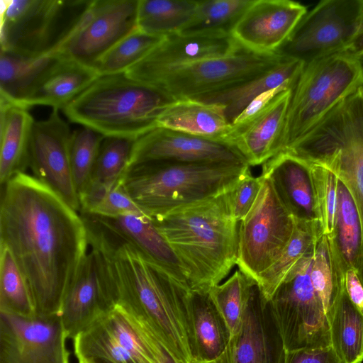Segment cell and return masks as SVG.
Masks as SVG:
<instances>
[{"mask_svg":"<svg viewBox=\"0 0 363 363\" xmlns=\"http://www.w3.org/2000/svg\"><path fill=\"white\" fill-rule=\"evenodd\" d=\"M362 86V60L346 52L304 66L292 91L281 152L291 149L340 103Z\"/></svg>","mask_w":363,"mask_h":363,"instance_id":"cell-7","label":"cell"},{"mask_svg":"<svg viewBox=\"0 0 363 363\" xmlns=\"http://www.w3.org/2000/svg\"><path fill=\"white\" fill-rule=\"evenodd\" d=\"M34 123L28 108L0 99L1 186L28 166L29 144Z\"/></svg>","mask_w":363,"mask_h":363,"instance_id":"cell-28","label":"cell"},{"mask_svg":"<svg viewBox=\"0 0 363 363\" xmlns=\"http://www.w3.org/2000/svg\"><path fill=\"white\" fill-rule=\"evenodd\" d=\"M241 48L229 34L174 33L164 37L125 74L150 85L177 69L199 61L229 55Z\"/></svg>","mask_w":363,"mask_h":363,"instance_id":"cell-16","label":"cell"},{"mask_svg":"<svg viewBox=\"0 0 363 363\" xmlns=\"http://www.w3.org/2000/svg\"><path fill=\"white\" fill-rule=\"evenodd\" d=\"M157 127L227 143L232 125L223 106L181 99L173 101L164 109L157 120Z\"/></svg>","mask_w":363,"mask_h":363,"instance_id":"cell-25","label":"cell"},{"mask_svg":"<svg viewBox=\"0 0 363 363\" xmlns=\"http://www.w3.org/2000/svg\"><path fill=\"white\" fill-rule=\"evenodd\" d=\"M363 0H325L301 19L277 52L307 65L345 52L362 23Z\"/></svg>","mask_w":363,"mask_h":363,"instance_id":"cell-11","label":"cell"},{"mask_svg":"<svg viewBox=\"0 0 363 363\" xmlns=\"http://www.w3.org/2000/svg\"><path fill=\"white\" fill-rule=\"evenodd\" d=\"M0 312L21 317L35 315L28 284L9 249L0 244Z\"/></svg>","mask_w":363,"mask_h":363,"instance_id":"cell-37","label":"cell"},{"mask_svg":"<svg viewBox=\"0 0 363 363\" xmlns=\"http://www.w3.org/2000/svg\"><path fill=\"white\" fill-rule=\"evenodd\" d=\"M77 360V363H99L93 360L87 359L80 356H75Z\"/></svg>","mask_w":363,"mask_h":363,"instance_id":"cell-48","label":"cell"},{"mask_svg":"<svg viewBox=\"0 0 363 363\" xmlns=\"http://www.w3.org/2000/svg\"><path fill=\"white\" fill-rule=\"evenodd\" d=\"M321 235L323 233L318 221L296 219L294 231L286 248L257 282L267 300L271 299L287 274L313 249Z\"/></svg>","mask_w":363,"mask_h":363,"instance_id":"cell-33","label":"cell"},{"mask_svg":"<svg viewBox=\"0 0 363 363\" xmlns=\"http://www.w3.org/2000/svg\"><path fill=\"white\" fill-rule=\"evenodd\" d=\"M333 239L345 272H359L362 252V227L354 200L346 184L338 178L337 200Z\"/></svg>","mask_w":363,"mask_h":363,"instance_id":"cell-32","label":"cell"},{"mask_svg":"<svg viewBox=\"0 0 363 363\" xmlns=\"http://www.w3.org/2000/svg\"><path fill=\"white\" fill-rule=\"evenodd\" d=\"M116 301L151 330L175 363H192L186 299L190 290L94 216H83Z\"/></svg>","mask_w":363,"mask_h":363,"instance_id":"cell-2","label":"cell"},{"mask_svg":"<svg viewBox=\"0 0 363 363\" xmlns=\"http://www.w3.org/2000/svg\"><path fill=\"white\" fill-rule=\"evenodd\" d=\"M72 340L75 356L99 363H140L121 345L104 313Z\"/></svg>","mask_w":363,"mask_h":363,"instance_id":"cell-35","label":"cell"},{"mask_svg":"<svg viewBox=\"0 0 363 363\" xmlns=\"http://www.w3.org/2000/svg\"><path fill=\"white\" fill-rule=\"evenodd\" d=\"M260 175L271 180L279 199L296 219L318 221L308 162L283 151L262 164Z\"/></svg>","mask_w":363,"mask_h":363,"instance_id":"cell-22","label":"cell"},{"mask_svg":"<svg viewBox=\"0 0 363 363\" xmlns=\"http://www.w3.org/2000/svg\"><path fill=\"white\" fill-rule=\"evenodd\" d=\"M116 305L101 257L91 247L62 301L60 315L67 337L73 340Z\"/></svg>","mask_w":363,"mask_h":363,"instance_id":"cell-19","label":"cell"},{"mask_svg":"<svg viewBox=\"0 0 363 363\" xmlns=\"http://www.w3.org/2000/svg\"><path fill=\"white\" fill-rule=\"evenodd\" d=\"M345 288L350 300L363 314V284L356 269L350 268L346 270Z\"/></svg>","mask_w":363,"mask_h":363,"instance_id":"cell-46","label":"cell"},{"mask_svg":"<svg viewBox=\"0 0 363 363\" xmlns=\"http://www.w3.org/2000/svg\"><path fill=\"white\" fill-rule=\"evenodd\" d=\"M57 59L55 55L30 58L1 50L0 99L21 105Z\"/></svg>","mask_w":363,"mask_h":363,"instance_id":"cell-30","label":"cell"},{"mask_svg":"<svg viewBox=\"0 0 363 363\" xmlns=\"http://www.w3.org/2000/svg\"><path fill=\"white\" fill-rule=\"evenodd\" d=\"M249 173L245 164L150 161L129 166L121 182L151 218L226 193Z\"/></svg>","mask_w":363,"mask_h":363,"instance_id":"cell-4","label":"cell"},{"mask_svg":"<svg viewBox=\"0 0 363 363\" xmlns=\"http://www.w3.org/2000/svg\"><path fill=\"white\" fill-rule=\"evenodd\" d=\"M304 66L301 61L284 57L272 69L252 79L194 99L223 106L225 114L232 123L262 93L279 86L294 89Z\"/></svg>","mask_w":363,"mask_h":363,"instance_id":"cell-27","label":"cell"},{"mask_svg":"<svg viewBox=\"0 0 363 363\" xmlns=\"http://www.w3.org/2000/svg\"><path fill=\"white\" fill-rule=\"evenodd\" d=\"M253 279L239 269L226 281L212 287L208 294L225 320L231 337L238 330L254 285Z\"/></svg>","mask_w":363,"mask_h":363,"instance_id":"cell-38","label":"cell"},{"mask_svg":"<svg viewBox=\"0 0 363 363\" xmlns=\"http://www.w3.org/2000/svg\"><path fill=\"white\" fill-rule=\"evenodd\" d=\"M151 219L181 263L190 290L208 292L237 264L239 227L228 191Z\"/></svg>","mask_w":363,"mask_h":363,"instance_id":"cell-3","label":"cell"},{"mask_svg":"<svg viewBox=\"0 0 363 363\" xmlns=\"http://www.w3.org/2000/svg\"><path fill=\"white\" fill-rule=\"evenodd\" d=\"M161 363H175L167 353Z\"/></svg>","mask_w":363,"mask_h":363,"instance_id":"cell-49","label":"cell"},{"mask_svg":"<svg viewBox=\"0 0 363 363\" xmlns=\"http://www.w3.org/2000/svg\"><path fill=\"white\" fill-rule=\"evenodd\" d=\"M306 7L290 0H253L231 31L244 49L273 54L289 37Z\"/></svg>","mask_w":363,"mask_h":363,"instance_id":"cell-20","label":"cell"},{"mask_svg":"<svg viewBox=\"0 0 363 363\" xmlns=\"http://www.w3.org/2000/svg\"><path fill=\"white\" fill-rule=\"evenodd\" d=\"M344 52L359 60H363V12L359 31L351 46Z\"/></svg>","mask_w":363,"mask_h":363,"instance_id":"cell-47","label":"cell"},{"mask_svg":"<svg viewBox=\"0 0 363 363\" xmlns=\"http://www.w3.org/2000/svg\"><path fill=\"white\" fill-rule=\"evenodd\" d=\"M104 136L84 126L72 133L69 160L78 196L86 186Z\"/></svg>","mask_w":363,"mask_h":363,"instance_id":"cell-40","label":"cell"},{"mask_svg":"<svg viewBox=\"0 0 363 363\" xmlns=\"http://www.w3.org/2000/svg\"><path fill=\"white\" fill-rule=\"evenodd\" d=\"M122 181V180H121ZM104 217L122 215H147L132 200L121 182L106 194L89 213Z\"/></svg>","mask_w":363,"mask_h":363,"instance_id":"cell-43","label":"cell"},{"mask_svg":"<svg viewBox=\"0 0 363 363\" xmlns=\"http://www.w3.org/2000/svg\"><path fill=\"white\" fill-rule=\"evenodd\" d=\"M286 352L269 301L255 284L238 330L211 363H285Z\"/></svg>","mask_w":363,"mask_h":363,"instance_id":"cell-17","label":"cell"},{"mask_svg":"<svg viewBox=\"0 0 363 363\" xmlns=\"http://www.w3.org/2000/svg\"><path fill=\"white\" fill-rule=\"evenodd\" d=\"M253 0H200L180 33L229 34Z\"/></svg>","mask_w":363,"mask_h":363,"instance_id":"cell-36","label":"cell"},{"mask_svg":"<svg viewBox=\"0 0 363 363\" xmlns=\"http://www.w3.org/2000/svg\"><path fill=\"white\" fill-rule=\"evenodd\" d=\"M192 363H211V362H200L193 361Z\"/></svg>","mask_w":363,"mask_h":363,"instance_id":"cell-50","label":"cell"},{"mask_svg":"<svg viewBox=\"0 0 363 363\" xmlns=\"http://www.w3.org/2000/svg\"><path fill=\"white\" fill-rule=\"evenodd\" d=\"M150 161L248 164L229 144L162 127L151 129L135 141L130 166Z\"/></svg>","mask_w":363,"mask_h":363,"instance_id":"cell-18","label":"cell"},{"mask_svg":"<svg viewBox=\"0 0 363 363\" xmlns=\"http://www.w3.org/2000/svg\"><path fill=\"white\" fill-rule=\"evenodd\" d=\"M331 346L342 363L363 361V314L340 292L330 320Z\"/></svg>","mask_w":363,"mask_h":363,"instance_id":"cell-31","label":"cell"},{"mask_svg":"<svg viewBox=\"0 0 363 363\" xmlns=\"http://www.w3.org/2000/svg\"><path fill=\"white\" fill-rule=\"evenodd\" d=\"M135 140L105 137L89 180L79 194L80 213H89L101 198L117 186L130 166Z\"/></svg>","mask_w":363,"mask_h":363,"instance_id":"cell-29","label":"cell"},{"mask_svg":"<svg viewBox=\"0 0 363 363\" xmlns=\"http://www.w3.org/2000/svg\"><path fill=\"white\" fill-rule=\"evenodd\" d=\"M289 151L333 171L357 205L363 236V86L344 99ZM359 276L363 284V240Z\"/></svg>","mask_w":363,"mask_h":363,"instance_id":"cell-6","label":"cell"},{"mask_svg":"<svg viewBox=\"0 0 363 363\" xmlns=\"http://www.w3.org/2000/svg\"><path fill=\"white\" fill-rule=\"evenodd\" d=\"M94 216L137 247L173 279L189 288L181 263L150 216L133 214L116 217Z\"/></svg>","mask_w":363,"mask_h":363,"instance_id":"cell-26","label":"cell"},{"mask_svg":"<svg viewBox=\"0 0 363 363\" xmlns=\"http://www.w3.org/2000/svg\"><path fill=\"white\" fill-rule=\"evenodd\" d=\"M289 89H292L279 86L262 93L256 97L242 111V112L232 122L231 125L233 126H238L246 123L255 115L261 112L264 108H265L281 93Z\"/></svg>","mask_w":363,"mask_h":363,"instance_id":"cell-45","label":"cell"},{"mask_svg":"<svg viewBox=\"0 0 363 363\" xmlns=\"http://www.w3.org/2000/svg\"><path fill=\"white\" fill-rule=\"evenodd\" d=\"M186 305L192 359L212 362L225 350L229 328L208 292L189 290Z\"/></svg>","mask_w":363,"mask_h":363,"instance_id":"cell-23","label":"cell"},{"mask_svg":"<svg viewBox=\"0 0 363 363\" xmlns=\"http://www.w3.org/2000/svg\"><path fill=\"white\" fill-rule=\"evenodd\" d=\"M2 187L0 244L23 274L35 315H60L89 246L85 223L52 190L24 172Z\"/></svg>","mask_w":363,"mask_h":363,"instance_id":"cell-1","label":"cell"},{"mask_svg":"<svg viewBox=\"0 0 363 363\" xmlns=\"http://www.w3.org/2000/svg\"><path fill=\"white\" fill-rule=\"evenodd\" d=\"M313 249L291 269L269 301L286 352L331 345L332 311L310 277Z\"/></svg>","mask_w":363,"mask_h":363,"instance_id":"cell-9","label":"cell"},{"mask_svg":"<svg viewBox=\"0 0 363 363\" xmlns=\"http://www.w3.org/2000/svg\"><path fill=\"white\" fill-rule=\"evenodd\" d=\"M285 363H342L333 347L303 348L286 352Z\"/></svg>","mask_w":363,"mask_h":363,"instance_id":"cell-44","label":"cell"},{"mask_svg":"<svg viewBox=\"0 0 363 363\" xmlns=\"http://www.w3.org/2000/svg\"><path fill=\"white\" fill-rule=\"evenodd\" d=\"M362 68H363V60H362Z\"/></svg>","mask_w":363,"mask_h":363,"instance_id":"cell-51","label":"cell"},{"mask_svg":"<svg viewBox=\"0 0 363 363\" xmlns=\"http://www.w3.org/2000/svg\"><path fill=\"white\" fill-rule=\"evenodd\" d=\"M99 77L94 67L57 56L21 106L62 109Z\"/></svg>","mask_w":363,"mask_h":363,"instance_id":"cell-24","label":"cell"},{"mask_svg":"<svg viewBox=\"0 0 363 363\" xmlns=\"http://www.w3.org/2000/svg\"><path fill=\"white\" fill-rule=\"evenodd\" d=\"M173 98L125 73L99 77L62 111L68 120L104 137L136 140L157 127Z\"/></svg>","mask_w":363,"mask_h":363,"instance_id":"cell-5","label":"cell"},{"mask_svg":"<svg viewBox=\"0 0 363 363\" xmlns=\"http://www.w3.org/2000/svg\"><path fill=\"white\" fill-rule=\"evenodd\" d=\"M308 163L317 219L323 235L331 238L335 230L338 177L323 165Z\"/></svg>","mask_w":363,"mask_h":363,"instance_id":"cell-41","label":"cell"},{"mask_svg":"<svg viewBox=\"0 0 363 363\" xmlns=\"http://www.w3.org/2000/svg\"><path fill=\"white\" fill-rule=\"evenodd\" d=\"M60 315L0 312V363H69Z\"/></svg>","mask_w":363,"mask_h":363,"instance_id":"cell-14","label":"cell"},{"mask_svg":"<svg viewBox=\"0 0 363 363\" xmlns=\"http://www.w3.org/2000/svg\"><path fill=\"white\" fill-rule=\"evenodd\" d=\"M284 56L241 48L236 52L180 67L149 85L174 99H196L252 79L278 65Z\"/></svg>","mask_w":363,"mask_h":363,"instance_id":"cell-12","label":"cell"},{"mask_svg":"<svg viewBox=\"0 0 363 363\" xmlns=\"http://www.w3.org/2000/svg\"><path fill=\"white\" fill-rule=\"evenodd\" d=\"M164 38L148 34L138 28L109 50L97 62L94 69L100 76L125 73Z\"/></svg>","mask_w":363,"mask_h":363,"instance_id":"cell-39","label":"cell"},{"mask_svg":"<svg viewBox=\"0 0 363 363\" xmlns=\"http://www.w3.org/2000/svg\"><path fill=\"white\" fill-rule=\"evenodd\" d=\"M72 133L57 109H52L47 119L35 121L30 139L28 166L34 177L80 213L69 160Z\"/></svg>","mask_w":363,"mask_h":363,"instance_id":"cell-15","label":"cell"},{"mask_svg":"<svg viewBox=\"0 0 363 363\" xmlns=\"http://www.w3.org/2000/svg\"><path fill=\"white\" fill-rule=\"evenodd\" d=\"M293 89L281 93L246 123L233 126L227 143L250 166L263 164L281 151V139Z\"/></svg>","mask_w":363,"mask_h":363,"instance_id":"cell-21","label":"cell"},{"mask_svg":"<svg viewBox=\"0 0 363 363\" xmlns=\"http://www.w3.org/2000/svg\"><path fill=\"white\" fill-rule=\"evenodd\" d=\"M139 0H91L74 28L52 55L91 67L138 28Z\"/></svg>","mask_w":363,"mask_h":363,"instance_id":"cell-13","label":"cell"},{"mask_svg":"<svg viewBox=\"0 0 363 363\" xmlns=\"http://www.w3.org/2000/svg\"><path fill=\"white\" fill-rule=\"evenodd\" d=\"M262 185V177L251 172L240 180L228 191L233 215L237 222L242 221L254 205Z\"/></svg>","mask_w":363,"mask_h":363,"instance_id":"cell-42","label":"cell"},{"mask_svg":"<svg viewBox=\"0 0 363 363\" xmlns=\"http://www.w3.org/2000/svg\"><path fill=\"white\" fill-rule=\"evenodd\" d=\"M196 0H139L138 28L153 35L180 33L191 19Z\"/></svg>","mask_w":363,"mask_h":363,"instance_id":"cell-34","label":"cell"},{"mask_svg":"<svg viewBox=\"0 0 363 363\" xmlns=\"http://www.w3.org/2000/svg\"><path fill=\"white\" fill-rule=\"evenodd\" d=\"M91 0L1 1V50L38 58L52 55Z\"/></svg>","mask_w":363,"mask_h":363,"instance_id":"cell-8","label":"cell"},{"mask_svg":"<svg viewBox=\"0 0 363 363\" xmlns=\"http://www.w3.org/2000/svg\"><path fill=\"white\" fill-rule=\"evenodd\" d=\"M261 177L258 196L238 228L237 265L256 283L279 258L296 225L295 218L279 199L271 180Z\"/></svg>","mask_w":363,"mask_h":363,"instance_id":"cell-10","label":"cell"}]
</instances>
